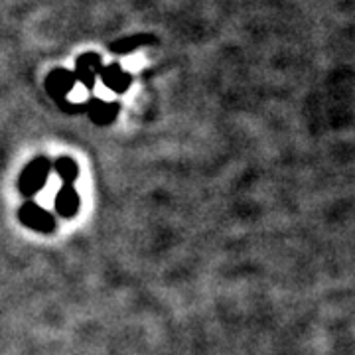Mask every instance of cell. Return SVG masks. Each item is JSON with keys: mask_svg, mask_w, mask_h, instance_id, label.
<instances>
[{"mask_svg": "<svg viewBox=\"0 0 355 355\" xmlns=\"http://www.w3.org/2000/svg\"><path fill=\"white\" fill-rule=\"evenodd\" d=\"M51 164L46 158H36L26 166L20 174V191L24 196H36L46 188L48 176H50Z\"/></svg>", "mask_w": 355, "mask_h": 355, "instance_id": "6da1fadb", "label": "cell"}, {"mask_svg": "<svg viewBox=\"0 0 355 355\" xmlns=\"http://www.w3.org/2000/svg\"><path fill=\"white\" fill-rule=\"evenodd\" d=\"M103 58L95 51H89V53H81L76 60V69H73V76L77 79V85L83 87L85 91H93L97 85V79L103 69Z\"/></svg>", "mask_w": 355, "mask_h": 355, "instance_id": "7a4b0ae2", "label": "cell"}, {"mask_svg": "<svg viewBox=\"0 0 355 355\" xmlns=\"http://www.w3.org/2000/svg\"><path fill=\"white\" fill-rule=\"evenodd\" d=\"M77 87V79L71 69L58 67L50 71V76L46 77V91L53 101H62L71 95V91Z\"/></svg>", "mask_w": 355, "mask_h": 355, "instance_id": "3957f363", "label": "cell"}, {"mask_svg": "<svg viewBox=\"0 0 355 355\" xmlns=\"http://www.w3.org/2000/svg\"><path fill=\"white\" fill-rule=\"evenodd\" d=\"M20 221L26 227L40 231V233H50L55 227V219L46 207H42L38 203H24L20 207Z\"/></svg>", "mask_w": 355, "mask_h": 355, "instance_id": "277c9868", "label": "cell"}, {"mask_svg": "<svg viewBox=\"0 0 355 355\" xmlns=\"http://www.w3.org/2000/svg\"><path fill=\"white\" fill-rule=\"evenodd\" d=\"M121 111V105L114 101H107L103 97H91L85 101V113L89 114V119L99 125V127H107L111 125L116 114Z\"/></svg>", "mask_w": 355, "mask_h": 355, "instance_id": "5b68a950", "label": "cell"}, {"mask_svg": "<svg viewBox=\"0 0 355 355\" xmlns=\"http://www.w3.org/2000/svg\"><path fill=\"white\" fill-rule=\"evenodd\" d=\"M101 83L107 87V91L111 93H127L128 87L132 85V76L130 71H127L121 64H109L103 65L101 73H99Z\"/></svg>", "mask_w": 355, "mask_h": 355, "instance_id": "8992f818", "label": "cell"}, {"mask_svg": "<svg viewBox=\"0 0 355 355\" xmlns=\"http://www.w3.org/2000/svg\"><path fill=\"white\" fill-rule=\"evenodd\" d=\"M79 205H81V200H79V193H77L76 188L71 184H64L58 190L55 200H53L55 211L62 217H73L79 211Z\"/></svg>", "mask_w": 355, "mask_h": 355, "instance_id": "52a82bcc", "label": "cell"}, {"mask_svg": "<svg viewBox=\"0 0 355 355\" xmlns=\"http://www.w3.org/2000/svg\"><path fill=\"white\" fill-rule=\"evenodd\" d=\"M150 44H154L153 36H148V34H135V36H127V38L113 42L111 44V51L119 53V55H128V53L137 51L142 46H150Z\"/></svg>", "mask_w": 355, "mask_h": 355, "instance_id": "ba28073f", "label": "cell"}, {"mask_svg": "<svg viewBox=\"0 0 355 355\" xmlns=\"http://www.w3.org/2000/svg\"><path fill=\"white\" fill-rule=\"evenodd\" d=\"M55 170V174L60 176V180H64V184H73L76 182L77 174H79V168H77L76 160L62 156L55 160V164L51 166Z\"/></svg>", "mask_w": 355, "mask_h": 355, "instance_id": "9c48e42d", "label": "cell"}]
</instances>
